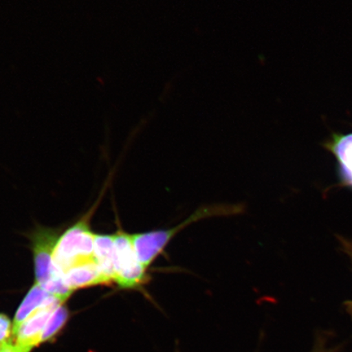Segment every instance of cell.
Returning a JSON list of instances; mask_svg holds the SVG:
<instances>
[{
	"instance_id": "obj_1",
	"label": "cell",
	"mask_w": 352,
	"mask_h": 352,
	"mask_svg": "<svg viewBox=\"0 0 352 352\" xmlns=\"http://www.w3.org/2000/svg\"><path fill=\"white\" fill-rule=\"evenodd\" d=\"M242 205L217 204L204 206L195 211L179 226L170 230H160L131 235L132 243L140 263L148 268L155 259L164 252L167 245L184 228L199 220L214 217H228L239 214L243 211Z\"/></svg>"
},
{
	"instance_id": "obj_2",
	"label": "cell",
	"mask_w": 352,
	"mask_h": 352,
	"mask_svg": "<svg viewBox=\"0 0 352 352\" xmlns=\"http://www.w3.org/2000/svg\"><path fill=\"white\" fill-rule=\"evenodd\" d=\"M58 239L56 232L45 228H39L34 233V272L38 285L48 294L65 302L73 292L65 283L63 274L54 265V252Z\"/></svg>"
},
{
	"instance_id": "obj_3",
	"label": "cell",
	"mask_w": 352,
	"mask_h": 352,
	"mask_svg": "<svg viewBox=\"0 0 352 352\" xmlns=\"http://www.w3.org/2000/svg\"><path fill=\"white\" fill-rule=\"evenodd\" d=\"M95 235L87 220L74 224L57 240L54 252V263L61 274L69 267L94 258Z\"/></svg>"
},
{
	"instance_id": "obj_4",
	"label": "cell",
	"mask_w": 352,
	"mask_h": 352,
	"mask_svg": "<svg viewBox=\"0 0 352 352\" xmlns=\"http://www.w3.org/2000/svg\"><path fill=\"white\" fill-rule=\"evenodd\" d=\"M116 245V280L122 289H140L149 280L148 268L139 261L131 235L118 231L114 234Z\"/></svg>"
},
{
	"instance_id": "obj_5",
	"label": "cell",
	"mask_w": 352,
	"mask_h": 352,
	"mask_svg": "<svg viewBox=\"0 0 352 352\" xmlns=\"http://www.w3.org/2000/svg\"><path fill=\"white\" fill-rule=\"evenodd\" d=\"M63 303V301L57 300L34 312L13 332L12 336L16 338L15 344L30 351L34 346L42 342L43 330L48 319L56 308Z\"/></svg>"
},
{
	"instance_id": "obj_6",
	"label": "cell",
	"mask_w": 352,
	"mask_h": 352,
	"mask_svg": "<svg viewBox=\"0 0 352 352\" xmlns=\"http://www.w3.org/2000/svg\"><path fill=\"white\" fill-rule=\"evenodd\" d=\"M324 147L336 157L343 183L352 186V133H334Z\"/></svg>"
},
{
	"instance_id": "obj_7",
	"label": "cell",
	"mask_w": 352,
	"mask_h": 352,
	"mask_svg": "<svg viewBox=\"0 0 352 352\" xmlns=\"http://www.w3.org/2000/svg\"><path fill=\"white\" fill-rule=\"evenodd\" d=\"M64 279L72 292L78 289L104 284L95 259L78 263L69 267L65 272Z\"/></svg>"
},
{
	"instance_id": "obj_8",
	"label": "cell",
	"mask_w": 352,
	"mask_h": 352,
	"mask_svg": "<svg viewBox=\"0 0 352 352\" xmlns=\"http://www.w3.org/2000/svg\"><path fill=\"white\" fill-rule=\"evenodd\" d=\"M94 258L104 284L116 280V245L113 235H95Z\"/></svg>"
},
{
	"instance_id": "obj_9",
	"label": "cell",
	"mask_w": 352,
	"mask_h": 352,
	"mask_svg": "<svg viewBox=\"0 0 352 352\" xmlns=\"http://www.w3.org/2000/svg\"><path fill=\"white\" fill-rule=\"evenodd\" d=\"M57 300H60V299L48 294L41 285L35 283L32 288L30 289L28 294H26L24 300L22 301L19 310L16 311L14 322H13L12 325V333L29 316H32L39 308L50 305V303Z\"/></svg>"
},
{
	"instance_id": "obj_10",
	"label": "cell",
	"mask_w": 352,
	"mask_h": 352,
	"mask_svg": "<svg viewBox=\"0 0 352 352\" xmlns=\"http://www.w3.org/2000/svg\"><path fill=\"white\" fill-rule=\"evenodd\" d=\"M67 318L68 311L63 305L57 307L47 320L45 329L43 330L42 342L50 340L54 337L64 327Z\"/></svg>"
},
{
	"instance_id": "obj_11",
	"label": "cell",
	"mask_w": 352,
	"mask_h": 352,
	"mask_svg": "<svg viewBox=\"0 0 352 352\" xmlns=\"http://www.w3.org/2000/svg\"><path fill=\"white\" fill-rule=\"evenodd\" d=\"M13 331L11 321L8 316L0 314V345L10 342V336Z\"/></svg>"
},
{
	"instance_id": "obj_12",
	"label": "cell",
	"mask_w": 352,
	"mask_h": 352,
	"mask_svg": "<svg viewBox=\"0 0 352 352\" xmlns=\"http://www.w3.org/2000/svg\"><path fill=\"white\" fill-rule=\"evenodd\" d=\"M0 352H30L26 351L22 347L17 346L16 344H12V343L8 342L4 344L0 345Z\"/></svg>"
},
{
	"instance_id": "obj_13",
	"label": "cell",
	"mask_w": 352,
	"mask_h": 352,
	"mask_svg": "<svg viewBox=\"0 0 352 352\" xmlns=\"http://www.w3.org/2000/svg\"><path fill=\"white\" fill-rule=\"evenodd\" d=\"M315 352H320V351H315Z\"/></svg>"
}]
</instances>
